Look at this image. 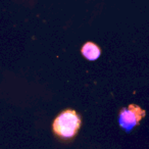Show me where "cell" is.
I'll use <instances>...</instances> for the list:
<instances>
[{"label": "cell", "instance_id": "6da1fadb", "mask_svg": "<svg viewBox=\"0 0 149 149\" xmlns=\"http://www.w3.org/2000/svg\"><path fill=\"white\" fill-rule=\"evenodd\" d=\"M82 125V118L74 109H64L54 120L52 124L53 133L62 141H70L77 136Z\"/></svg>", "mask_w": 149, "mask_h": 149}, {"label": "cell", "instance_id": "7a4b0ae2", "mask_svg": "<svg viewBox=\"0 0 149 149\" xmlns=\"http://www.w3.org/2000/svg\"><path fill=\"white\" fill-rule=\"evenodd\" d=\"M145 116V111L138 105L130 104L128 107L120 109L118 114L120 127L126 132L132 131Z\"/></svg>", "mask_w": 149, "mask_h": 149}, {"label": "cell", "instance_id": "3957f363", "mask_svg": "<svg viewBox=\"0 0 149 149\" xmlns=\"http://www.w3.org/2000/svg\"><path fill=\"white\" fill-rule=\"evenodd\" d=\"M81 52L83 54V56L85 58H87L88 60H96L97 58H99L100 54H101V49L98 45H96L93 42H87L83 45L81 49Z\"/></svg>", "mask_w": 149, "mask_h": 149}]
</instances>
